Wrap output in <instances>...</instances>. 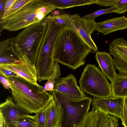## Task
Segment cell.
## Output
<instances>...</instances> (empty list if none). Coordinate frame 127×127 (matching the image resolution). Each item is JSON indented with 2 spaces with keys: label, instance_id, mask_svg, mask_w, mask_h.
Returning <instances> with one entry per match:
<instances>
[{
  "label": "cell",
  "instance_id": "cell-11",
  "mask_svg": "<svg viewBox=\"0 0 127 127\" xmlns=\"http://www.w3.org/2000/svg\"><path fill=\"white\" fill-rule=\"evenodd\" d=\"M109 51L114 57L116 69L120 73L127 74V41L122 37L113 40L110 43Z\"/></svg>",
  "mask_w": 127,
  "mask_h": 127
},
{
  "label": "cell",
  "instance_id": "cell-22",
  "mask_svg": "<svg viewBox=\"0 0 127 127\" xmlns=\"http://www.w3.org/2000/svg\"><path fill=\"white\" fill-rule=\"evenodd\" d=\"M118 10V8L116 6H113L107 9L99 10L91 13L84 16L82 18L86 19H89L94 20L97 17L101 15L112 12H115Z\"/></svg>",
  "mask_w": 127,
  "mask_h": 127
},
{
  "label": "cell",
  "instance_id": "cell-16",
  "mask_svg": "<svg viewBox=\"0 0 127 127\" xmlns=\"http://www.w3.org/2000/svg\"><path fill=\"white\" fill-rule=\"evenodd\" d=\"M95 58L101 71L111 81L116 74L113 59L109 54L103 52L98 51L96 53Z\"/></svg>",
  "mask_w": 127,
  "mask_h": 127
},
{
  "label": "cell",
  "instance_id": "cell-37",
  "mask_svg": "<svg viewBox=\"0 0 127 127\" xmlns=\"http://www.w3.org/2000/svg\"><path fill=\"white\" fill-rule=\"evenodd\" d=\"M6 127H9L8 126L6 125Z\"/></svg>",
  "mask_w": 127,
  "mask_h": 127
},
{
  "label": "cell",
  "instance_id": "cell-8",
  "mask_svg": "<svg viewBox=\"0 0 127 127\" xmlns=\"http://www.w3.org/2000/svg\"><path fill=\"white\" fill-rule=\"evenodd\" d=\"M66 26L75 32L94 52L98 50L91 37L96 31V23L94 20L84 18L77 13L71 15L64 14L60 15Z\"/></svg>",
  "mask_w": 127,
  "mask_h": 127
},
{
  "label": "cell",
  "instance_id": "cell-10",
  "mask_svg": "<svg viewBox=\"0 0 127 127\" xmlns=\"http://www.w3.org/2000/svg\"><path fill=\"white\" fill-rule=\"evenodd\" d=\"M124 98L114 96L104 98L94 97L92 99L93 108L103 111L108 114L121 119Z\"/></svg>",
  "mask_w": 127,
  "mask_h": 127
},
{
  "label": "cell",
  "instance_id": "cell-35",
  "mask_svg": "<svg viewBox=\"0 0 127 127\" xmlns=\"http://www.w3.org/2000/svg\"><path fill=\"white\" fill-rule=\"evenodd\" d=\"M0 127H6V125L3 119L2 115L0 113Z\"/></svg>",
  "mask_w": 127,
  "mask_h": 127
},
{
  "label": "cell",
  "instance_id": "cell-20",
  "mask_svg": "<svg viewBox=\"0 0 127 127\" xmlns=\"http://www.w3.org/2000/svg\"><path fill=\"white\" fill-rule=\"evenodd\" d=\"M57 9H61L96 3L97 0H50Z\"/></svg>",
  "mask_w": 127,
  "mask_h": 127
},
{
  "label": "cell",
  "instance_id": "cell-15",
  "mask_svg": "<svg viewBox=\"0 0 127 127\" xmlns=\"http://www.w3.org/2000/svg\"><path fill=\"white\" fill-rule=\"evenodd\" d=\"M127 28V18L124 16L97 23L96 30L104 35Z\"/></svg>",
  "mask_w": 127,
  "mask_h": 127
},
{
  "label": "cell",
  "instance_id": "cell-25",
  "mask_svg": "<svg viewBox=\"0 0 127 127\" xmlns=\"http://www.w3.org/2000/svg\"><path fill=\"white\" fill-rule=\"evenodd\" d=\"M48 106L43 111L35 115L37 122V127H45Z\"/></svg>",
  "mask_w": 127,
  "mask_h": 127
},
{
  "label": "cell",
  "instance_id": "cell-2",
  "mask_svg": "<svg viewBox=\"0 0 127 127\" xmlns=\"http://www.w3.org/2000/svg\"><path fill=\"white\" fill-rule=\"evenodd\" d=\"M55 62L73 70L85 63L92 50L73 30L65 26L55 41L53 48Z\"/></svg>",
  "mask_w": 127,
  "mask_h": 127
},
{
  "label": "cell",
  "instance_id": "cell-33",
  "mask_svg": "<svg viewBox=\"0 0 127 127\" xmlns=\"http://www.w3.org/2000/svg\"><path fill=\"white\" fill-rule=\"evenodd\" d=\"M7 0H0V19L1 17Z\"/></svg>",
  "mask_w": 127,
  "mask_h": 127
},
{
  "label": "cell",
  "instance_id": "cell-21",
  "mask_svg": "<svg viewBox=\"0 0 127 127\" xmlns=\"http://www.w3.org/2000/svg\"><path fill=\"white\" fill-rule=\"evenodd\" d=\"M12 127H37L36 117L35 116H26Z\"/></svg>",
  "mask_w": 127,
  "mask_h": 127
},
{
  "label": "cell",
  "instance_id": "cell-26",
  "mask_svg": "<svg viewBox=\"0 0 127 127\" xmlns=\"http://www.w3.org/2000/svg\"><path fill=\"white\" fill-rule=\"evenodd\" d=\"M115 6L117 7L118 10L114 13L124 14L127 11V0H117Z\"/></svg>",
  "mask_w": 127,
  "mask_h": 127
},
{
  "label": "cell",
  "instance_id": "cell-6",
  "mask_svg": "<svg viewBox=\"0 0 127 127\" xmlns=\"http://www.w3.org/2000/svg\"><path fill=\"white\" fill-rule=\"evenodd\" d=\"M84 92L99 98L113 96L111 84L102 71L95 65L87 64L79 81Z\"/></svg>",
  "mask_w": 127,
  "mask_h": 127
},
{
  "label": "cell",
  "instance_id": "cell-9",
  "mask_svg": "<svg viewBox=\"0 0 127 127\" xmlns=\"http://www.w3.org/2000/svg\"><path fill=\"white\" fill-rule=\"evenodd\" d=\"M12 96H7L5 101L0 104V113L6 125L12 127L29 113L18 106L13 101Z\"/></svg>",
  "mask_w": 127,
  "mask_h": 127
},
{
  "label": "cell",
  "instance_id": "cell-30",
  "mask_svg": "<svg viewBox=\"0 0 127 127\" xmlns=\"http://www.w3.org/2000/svg\"><path fill=\"white\" fill-rule=\"evenodd\" d=\"M55 80L53 79L48 80L43 88L46 91L51 92L53 90Z\"/></svg>",
  "mask_w": 127,
  "mask_h": 127
},
{
  "label": "cell",
  "instance_id": "cell-31",
  "mask_svg": "<svg viewBox=\"0 0 127 127\" xmlns=\"http://www.w3.org/2000/svg\"><path fill=\"white\" fill-rule=\"evenodd\" d=\"M0 83L5 89L9 90L10 89L9 83L4 76L0 73Z\"/></svg>",
  "mask_w": 127,
  "mask_h": 127
},
{
  "label": "cell",
  "instance_id": "cell-34",
  "mask_svg": "<svg viewBox=\"0 0 127 127\" xmlns=\"http://www.w3.org/2000/svg\"><path fill=\"white\" fill-rule=\"evenodd\" d=\"M52 16L59 24L62 25H65L64 21L60 18V15L56 16Z\"/></svg>",
  "mask_w": 127,
  "mask_h": 127
},
{
  "label": "cell",
  "instance_id": "cell-3",
  "mask_svg": "<svg viewBox=\"0 0 127 127\" xmlns=\"http://www.w3.org/2000/svg\"><path fill=\"white\" fill-rule=\"evenodd\" d=\"M57 9L50 0H30L15 13L0 20V32L3 29L14 31L39 22Z\"/></svg>",
  "mask_w": 127,
  "mask_h": 127
},
{
  "label": "cell",
  "instance_id": "cell-29",
  "mask_svg": "<svg viewBox=\"0 0 127 127\" xmlns=\"http://www.w3.org/2000/svg\"><path fill=\"white\" fill-rule=\"evenodd\" d=\"M16 0H7L3 11L2 16L0 20L4 19L9 9L13 3Z\"/></svg>",
  "mask_w": 127,
  "mask_h": 127
},
{
  "label": "cell",
  "instance_id": "cell-17",
  "mask_svg": "<svg viewBox=\"0 0 127 127\" xmlns=\"http://www.w3.org/2000/svg\"><path fill=\"white\" fill-rule=\"evenodd\" d=\"M111 82L113 96L124 98L127 96V74H116Z\"/></svg>",
  "mask_w": 127,
  "mask_h": 127
},
{
  "label": "cell",
  "instance_id": "cell-32",
  "mask_svg": "<svg viewBox=\"0 0 127 127\" xmlns=\"http://www.w3.org/2000/svg\"><path fill=\"white\" fill-rule=\"evenodd\" d=\"M0 73L4 76H16L17 74L10 70L0 66Z\"/></svg>",
  "mask_w": 127,
  "mask_h": 127
},
{
  "label": "cell",
  "instance_id": "cell-36",
  "mask_svg": "<svg viewBox=\"0 0 127 127\" xmlns=\"http://www.w3.org/2000/svg\"><path fill=\"white\" fill-rule=\"evenodd\" d=\"M51 13H52V16H59L60 15L59 11L58 10H54L52 11Z\"/></svg>",
  "mask_w": 127,
  "mask_h": 127
},
{
  "label": "cell",
  "instance_id": "cell-27",
  "mask_svg": "<svg viewBox=\"0 0 127 127\" xmlns=\"http://www.w3.org/2000/svg\"><path fill=\"white\" fill-rule=\"evenodd\" d=\"M124 98L123 113L121 120L124 127H127V96Z\"/></svg>",
  "mask_w": 127,
  "mask_h": 127
},
{
  "label": "cell",
  "instance_id": "cell-18",
  "mask_svg": "<svg viewBox=\"0 0 127 127\" xmlns=\"http://www.w3.org/2000/svg\"><path fill=\"white\" fill-rule=\"evenodd\" d=\"M108 113L93 108L89 112L79 127H102Z\"/></svg>",
  "mask_w": 127,
  "mask_h": 127
},
{
  "label": "cell",
  "instance_id": "cell-1",
  "mask_svg": "<svg viewBox=\"0 0 127 127\" xmlns=\"http://www.w3.org/2000/svg\"><path fill=\"white\" fill-rule=\"evenodd\" d=\"M8 81L14 101L29 113H40L54 98L43 87L17 75L5 76Z\"/></svg>",
  "mask_w": 127,
  "mask_h": 127
},
{
  "label": "cell",
  "instance_id": "cell-23",
  "mask_svg": "<svg viewBox=\"0 0 127 127\" xmlns=\"http://www.w3.org/2000/svg\"><path fill=\"white\" fill-rule=\"evenodd\" d=\"M30 0H16L10 8L4 19L9 16L15 13L29 2Z\"/></svg>",
  "mask_w": 127,
  "mask_h": 127
},
{
  "label": "cell",
  "instance_id": "cell-4",
  "mask_svg": "<svg viewBox=\"0 0 127 127\" xmlns=\"http://www.w3.org/2000/svg\"><path fill=\"white\" fill-rule=\"evenodd\" d=\"M53 95L59 110V127H79L89 112L91 98L68 96L57 92H50Z\"/></svg>",
  "mask_w": 127,
  "mask_h": 127
},
{
  "label": "cell",
  "instance_id": "cell-13",
  "mask_svg": "<svg viewBox=\"0 0 127 127\" xmlns=\"http://www.w3.org/2000/svg\"><path fill=\"white\" fill-rule=\"evenodd\" d=\"M13 38H8L0 42V65L16 64L23 62L16 50Z\"/></svg>",
  "mask_w": 127,
  "mask_h": 127
},
{
  "label": "cell",
  "instance_id": "cell-24",
  "mask_svg": "<svg viewBox=\"0 0 127 127\" xmlns=\"http://www.w3.org/2000/svg\"><path fill=\"white\" fill-rule=\"evenodd\" d=\"M119 126L118 119L108 114L104 121L102 127H118Z\"/></svg>",
  "mask_w": 127,
  "mask_h": 127
},
{
  "label": "cell",
  "instance_id": "cell-5",
  "mask_svg": "<svg viewBox=\"0 0 127 127\" xmlns=\"http://www.w3.org/2000/svg\"><path fill=\"white\" fill-rule=\"evenodd\" d=\"M47 22V16L41 21L24 28L13 38L15 49L23 60L35 65Z\"/></svg>",
  "mask_w": 127,
  "mask_h": 127
},
{
  "label": "cell",
  "instance_id": "cell-7",
  "mask_svg": "<svg viewBox=\"0 0 127 127\" xmlns=\"http://www.w3.org/2000/svg\"><path fill=\"white\" fill-rule=\"evenodd\" d=\"M47 28L39 50L36 64L44 69L52 68L55 62L53 48L56 38L65 26L58 23L51 14L48 16Z\"/></svg>",
  "mask_w": 127,
  "mask_h": 127
},
{
  "label": "cell",
  "instance_id": "cell-19",
  "mask_svg": "<svg viewBox=\"0 0 127 127\" xmlns=\"http://www.w3.org/2000/svg\"><path fill=\"white\" fill-rule=\"evenodd\" d=\"M59 113L55 99L48 106L45 127H59Z\"/></svg>",
  "mask_w": 127,
  "mask_h": 127
},
{
  "label": "cell",
  "instance_id": "cell-14",
  "mask_svg": "<svg viewBox=\"0 0 127 127\" xmlns=\"http://www.w3.org/2000/svg\"><path fill=\"white\" fill-rule=\"evenodd\" d=\"M19 76L37 84V71L35 64L31 62L25 61L16 64L0 65Z\"/></svg>",
  "mask_w": 127,
  "mask_h": 127
},
{
  "label": "cell",
  "instance_id": "cell-12",
  "mask_svg": "<svg viewBox=\"0 0 127 127\" xmlns=\"http://www.w3.org/2000/svg\"><path fill=\"white\" fill-rule=\"evenodd\" d=\"M53 91L72 97L81 98L86 96L78 85L76 77L72 74L55 80Z\"/></svg>",
  "mask_w": 127,
  "mask_h": 127
},
{
  "label": "cell",
  "instance_id": "cell-28",
  "mask_svg": "<svg viewBox=\"0 0 127 127\" xmlns=\"http://www.w3.org/2000/svg\"><path fill=\"white\" fill-rule=\"evenodd\" d=\"M117 0H97L96 4L104 6H115Z\"/></svg>",
  "mask_w": 127,
  "mask_h": 127
}]
</instances>
